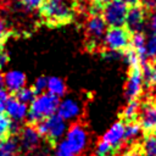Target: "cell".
<instances>
[{"instance_id":"1","label":"cell","mask_w":156,"mask_h":156,"mask_svg":"<svg viewBox=\"0 0 156 156\" xmlns=\"http://www.w3.org/2000/svg\"><path fill=\"white\" fill-rule=\"evenodd\" d=\"M58 98L50 94V93H43L30 102V106L27 112V119L30 126L39 123L40 121L50 117L54 115L58 106Z\"/></svg>"},{"instance_id":"2","label":"cell","mask_w":156,"mask_h":156,"mask_svg":"<svg viewBox=\"0 0 156 156\" xmlns=\"http://www.w3.org/2000/svg\"><path fill=\"white\" fill-rule=\"evenodd\" d=\"M40 16L50 27H60L72 22L74 11L63 2H51L45 0L39 9Z\"/></svg>"},{"instance_id":"3","label":"cell","mask_w":156,"mask_h":156,"mask_svg":"<svg viewBox=\"0 0 156 156\" xmlns=\"http://www.w3.org/2000/svg\"><path fill=\"white\" fill-rule=\"evenodd\" d=\"M67 128V122L63 121L57 113H54L35 124V129L39 135L45 136L52 143L58 141L62 136H65Z\"/></svg>"},{"instance_id":"4","label":"cell","mask_w":156,"mask_h":156,"mask_svg":"<svg viewBox=\"0 0 156 156\" xmlns=\"http://www.w3.org/2000/svg\"><path fill=\"white\" fill-rule=\"evenodd\" d=\"M130 37L132 34L124 27H110L104 34L102 44L105 50L123 52L130 45Z\"/></svg>"},{"instance_id":"5","label":"cell","mask_w":156,"mask_h":156,"mask_svg":"<svg viewBox=\"0 0 156 156\" xmlns=\"http://www.w3.org/2000/svg\"><path fill=\"white\" fill-rule=\"evenodd\" d=\"M66 139L65 141L69 146V149L74 152V155L82 154L88 144H89V135L84 126L80 123H73L69 128H67V132L65 134Z\"/></svg>"},{"instance_id":"6","label":"cell","mask_w":156,"mask_h":156,"mask_svg":"<svg viewBox=\"0 0 156 156\" xmlns=\"http://www.w3.org/2000/svg\"><path fill=\"white\" fill-rule=\"evenodd\" d=\"M106 23L101 15H91L89 20L87 21L85 30H87V40L88 45L87 49L91 51L93 49H96L98 45L102 41L104 34L106 32Z\"/></svg>"},{"instance_id":"7","label":"cell","mask_w":156,"mask_h":156,"mask_svg":"<svg viewBox=\"0 0 156 156\" xmlns=\"http://www.w3.org/2000/svg\"><path fill=\"white\" fill-rule=\"evenodd\" d=\"M128 6L121 0H111L102 10V18L108 27H124Z\"/></svg>"},{"instance_id":"8","label":"cell","mask_w":156,"mask_h":156,"mask_svg":"<svg viewBox=\"0 0 156 156\" xmlns=\"http://www.w3.org/2000/svg\"><path fill=\"white\" fill-rule=\"evenodd\" d=\"M146 16H147V10L143 5L136 4L134 6H129L124 20V28L130 34L141 32L146 21Z\"/></svg>"},{"instance_id":"9","label":"cell","mask_w":156,"mask_h":156,"mask_svg":"<svg viewBox=\"0 0 156 156\" xmlns=\"http://www.w3.org/2000/svg\"><path fill=\"white\" fill-rule=\"evenodd\" d=\"M140 127L147 133H155L156 135V101L147 100L146 102L140 104L139 108Z\"/></svg>"},{"instance_id":"10","label":"cell","mask_w":156,"mask_h":156,"mask_svg":"<svg viewBox=\"0 0 156 156\" xmlns=\"http://www.w3.org/2000/svg\"><path fill=\"white\" fill-rule=\"evenodd\" d=\"M143 77H141V68L139 67H130L128 72V79L124 88V95L128 100L139 99L143 93Z\"/></svg>"},{"instance_id":"11","label":"cell","mask_w":156,"mask_h":156,"mask_svg":"<svg viewBox=\"0 0 156 156\" xmlns=\"http://www.w3.org/2000/svg\"><path fill=\"white\" fill-rule=\"evenodd\" d=\"M82 105L74 99H65L58 102L57 115L63 121H74L82 115Z\"/></svg>"},{"instance_id":"12","label":"cell","mask_w":156,"mask_h":156,"mask_svg":"<svg viewBox=\"0 0 156 156\" xmlns=\"http://www.w3.org/2000/svg\"><path fill=\"white\" fill-rule=\"evenodd\" d=\"M39 144H40V135L37 132L35 127L28 124L21 129L18 145L21 146L22 150H24L27 152L33 151L34 149H37L39 146Z\"/></svg>"},{"instance_id":"13","label":"cell","mask_w":156,"mask_h":156,"mask_svg":"<svg viewBox=\"0 0 156 156\" xmlns=\"http://www.w3.org/2000/svg\"><path fill=\"white\" fill-rule=\"evenodd\" d=\"M5 112L7 113L6 116L12 122L18 123L26 118L27 112H28V107L26 104H22L18 100H16L13 95H9V98L5 101Z\"/></svg>"},{"instance_id":"14","label":"cell","mask_w":156,"mask_h":156,"mask_svg":"<svg viewBox=\"0 0 156 156\" xmlns=\"http://www.w3.org/2000/svg\"><path fill=\"white\" fill-rule=\"evenodd\" d=\"M102 140L106 141L112 149L119 147L124 141V123L119 119L115 122L104 134Z\"/></svg>"},{"instance_id":"15","label":"cell","mask_w":156,"mask_h":156,"mask_svg":"<svg viewBox=\"0 0 156 156\" xmlns=\"http://www.w3.org/2000/svg\"><path fill=\"white\" fill-rule=\"evenodd\" d=\"M4 84L9 93L15 94L26 85V74L20 71H9L4 74Z\"/></svg>"},{"instance_id":"16","label":"cell","mask_w":156,"mask_h":156,"mask_svg":"<svg viewBox=\"0 0 156 156\" xmlns=\"http://www.w3.org/2000/svg\"><path fill=\"white\" fill-rule=\"evenodd\" d=\"M143 84L145 87L156 85V58H150L140 65Z\"/></svg>"},{"instance_id":"17","label":"cell","mask_w":156,"mask_h":156,"mask_svg":"<svg viewBox=\"0 0 156 156\" xmlns=\"http://www.w3.org/2000/svg\"><path fill=\"white\" fill-rule=\"evenodd\" d=\"M139 108H140V101L138 99L129 100L121 112V121L123 123L135 122L139 117Z\"/></svg>"},{"instance_id":"18","label":"cell","mask_w":156,"mask_h":156,"mask_svg":"<svg viewBox=\"0 0 156 156\" xmlns=\"http://www.w3.org/2000/svg\"><path fill=\"white\" fill-rule=\"evenodd\" d=\"M18 149V140L12 135H7L0 140V156H16Z\"/></svg>"},{"instance_id":"19","label":"cell","mask_w":156,"mask_h":156,"mask_svg":"<svg viewBox=\"0 0 156 156\" xmlns=\"http://www.w3.org/2000/svg\"><path fill=\"white\" fill-rule=\"evenodd\" d=\"M46 89H48V93H50L57 98L63 96L66 94V90H67L63 79H61L58 77H48Z\"/></svg>"},{"instance_id":"20","label":"cell","mask_w":156,"mask_h":156,"mask_svg":"<svg viewBox=\"0 0 156 156\" xmlns=\"http://www.w3.org/2000/svg\"><path fill=\"white\" fill-rule=\"evenodd\" d=\"M141 132H143V129H141L139 122L135 121V122L124 123V140L133 141L141 135Z\"/></svg>"},{"instance_id":"21","label":"cell","mask_w":156,"mask_h":156,"mask_svg":"<svg viewBox=\"0 0 156 156\" xmlns=\"http://www.w3.org/2000/svg\"><path fill=\"white\" fill-rule=\"evenodd\" d=\"M141 149L146 156H156V135L147 134L143 140Z\"/></svg>"},{"instance_id":"22","label":"cell","mask_w":156,"mask_h":156,"mask_svg":"<svg viewBox=\"0 0 156 156\" xmlns=\"http://www.w3.org/2000/svg\"><path fill=\"white\" fill-rule=\"evenodd\" d=\"M13 96H15V99L16 100H18L20 102H22V104H30L34 99H35V93L33 91V89L32 88H26V87H23L22 89H20L18 91H16L15 94H12Z\"/></svg>"},{"instance_id":"23","label":"cell","mask_w":156,"mask_h":156,"mask_svg":"<svg viewBox=\"0 0 156 156\" xmlns=\"http://www.w3.org/2000/svg\"><path fill=\"white\" fill-rule=\"evenodd\" d=\"M122 56L124 57V60H126V62L128 63L129 68H130V67H139V66H140L139 56H138V54L135 52V50H133L130 46L127 48V49L122 52Z\"/></svg>"},{"instance_id":"24","label":"cell","mask_w":156,"mask_h":156,"mask_svg":"<svg viewBox=\"0 0 156 156\" xmlns=\"http://www.w3.org/2000/svg\"><path fill=\"white\" fill-rule=\"evenodd\" d=\"M113 149L102 139L96 144L95 150H94V156H111Z\"/></svg>"},{"instance_id":"25","label":"cell","mask_w":156,"mask_h":156,"mask_svg":"<svg viewBox=\"0 0 156 156\" xmlns=\"http://www.w3.org/2000/svg\"><path fill=\"white\" fill-rule=\"evenodd\" d=\"M12 121L4 113H0V136L5 138L11 133Z\"/></svg>"},{"instance_id":"26","label":"cell","mask_w":156,"mask_h":156,"mask_svg":"<svg viewBox=\"0 0 156 156\" xmlns=\"http://www.w3.org/2000/svg\"><path fill=\"white\" fill-rule=\"evenodd\" d=\"M46 85H48V77L41 76V77H38V78L35 79V82H34L32 89H33V91L35 93V95L38 96V95H40V94H43V93L45 91Z\"/></svg>"},{"instance_id":"27","label":"cell","mask_w":156,"mask_h":156,"mask_svg":"<svg viewBox=\"0 0 156 156\" xmlns=\"http://www.w3.org/2000/svg\"><path fill=\"white\" fill-rule=\"evenodd\" d=\"M146 56L150 58H156V34H152L149 37L147 43L145 45Z\"/></svg>"},{"instance_id":"28","label":"cell","mask_w":156,"mask_h":156,"mask_svg":"<svg viewBox=\"0 0 156 156\" xmlns=\"http://www.w3.org/2000/svg\"><path fill=\"white\" fill-rule=\"evenodd\" d=\"M55 156H76L74 152L69 149V146L67 145V143L65 140L60 141L57 145H56V149H55Z\"/></svg>"},{"instance_id":"29","label":"cell","mask_w":156,"mask_h":156,"mask_svg":"<svg viewBox=\"0 0 156 156\" xmlns=\"http://www.w3.org/2000/svg\"><path fill=\"white\" fill-rule=\"evenodd\" d=\"M111 0H90V13L91 15H101L104 7L110 2Z\"/></svg>"},{"instance_id":"30","label":"cell","mask_w":156,"mask_h":156,"mask_svg":"<svg viewBox=\"0 0 156 156\" xmlns=\"http://www.w3.org/2000/svg\"><path fill=\"white\" fill-rule=\"evenodd\" d=\"M9 35H10V32L7 29V26H6L5 21L0 17V48H2V45L7 40Z\"/></svg>"},{"instance_id":"31","label":"cell","mask_w":156,"mask_h":156,"mask_svg":"<svg viewBox=\"0 0 156 156\" xmlns=\"http://www.w3.org/2000/svg\"><path fill=\"white\" fill-rule=\"evenodd\" d=\"M27 10H39L45 0H20Z\"/></svg>"},{"instance_id":"32","label":"cell","mask_w":156,"mask_h":156,"mask_svg":"<svg viewBox=\"0 0 156 156\" xmlns=\"http://www.w3.org/2000/svg\"><path fill=\"white\" fill-rule=\"evenodd\" d=\"M101 55H102V57H105L107 60H117L118 57L122 56V52H119V51H111V50H104V52Z\"/></svg>"},{"instance_id":"33","label":"cell","mask_w":156,"mask_h":156,"mask_svg":"<svg viewBox=\"0 0 156 156\" xmlns=\"http://www.w3.org/2000/svg\"><path fill=\"white\" fill-rule=\"evenodd\" d=\"M150 28L152 30V34H156V10L150 16Z\"/></svg>"},{"instance_id":"34","label":"cell","mask_w":156,"mask_h":156,"mask_svg":"<svg viewBox=\"0 0 156 156\" xmlns=\"http://www.w3.org/2000/svg\"><path fill=\"white\" fill-rule=\"evenodd\" d=\"M7 61H9V55L2 50L1 54H0V69L7 63Z\"/></svg>"},{"instance_id":"35","label":"cell","mask_w":156,"mask_h":156,"mask_svg":"<svg viewBox=\"0 0 156 156\" xmlns=\"http://www.w3.org/2000/svg\"><path fill=\"white\" fill-rule=\"evenodd\" d=\"M121 1H123L128 7H129V6H134V5L139 4V0H121Z\"/></svg>"},{"instance_id":"36","label":"cell","mask_w":156,"mask_h":156,"mask_svg":"<svg viewBox=\"0 0 156 156\" xmlns=\"http://www.w3.org/2000/svg\"><path fill=\"white\" fill-rule=\"evenodd\" d=\"M4 111H5V101L0 100V113H4Z\"/></svg>"},{"instance_id":"37","label":"cell","mask_w":156,"mask_h":156,"mask_svg":"<svg viewBox=\"0 0 156 156\" xmlns=\"http://www.w3.org/2000/svg\"><path fill=\"white\" fill-rule=\"evenodd\" d=\"M2 84H4V74H2L1 71H0V88H1Z\"/></svg>"},{"instance_id":"38","label":"cell","mask_w":156,"mask_h":156,"mask_svg":"<svg viewBox=\"0 0 156 156\" xmlns=\"http://www.w3.org/2000/svg\"><path fill=\"white\" fill-rule=\"evenodd\" d=\"M48 1H51V2H63V0H48Z\"/></svg>"},{"instance_id":"39","label":"cell","mask_w":156,"mask_h":156,"mask_svg":"<svg viewBox=\"0 0 156 156\" xmlns=\"http://www.w3.org/2000/svg\"><path fill=\"white\" fill-rule=\"evenodd\" d=\"M154 10H156V0H154V6H152Z\"/></svg>"},{"instance_id":"40","label":"cell","mask_w":156,"mask_h":156,"mask_svg":"<svg viewBox=\"0 0 156 156\" xmlns=\"http://www.w3.org/2000/svg\"><path fill=\"white\" fill-rule=\"evenodd\" d=\"M1 51H2V48H0V54H1Z\"/></svg>"}]
</instances>
